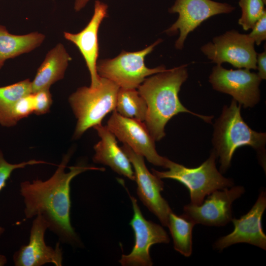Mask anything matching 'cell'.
<instances>
[{
    "instance_id": "6da1fadb",
    "label": "cell",
    "mask_w": 266,
    "mask_h": 266,
    "mask_svg": "<svg viewBox=\"0 0 266 266\" xmlns=\"http://www.w3.org/2000/svg\"><path fill=\"white\" fill-rule=\"evenodd\" d=\"M70 156V152L64 156L48 180L22 182L20 192L24 198L27 218L42 215L49 223V228L58 235L62 241L77 244L79 240L70 223V182L76 176L86 171L105 169L80 164L70 166L69 171L66 172Z\"/></svg>"
},
{
    "instance_id": "7a4b0ae2",
    "label": "cell",
    "mask_w": 266,
    "mask_h": 266,
    "mask_svg": "<svg viewBox=\"0 0 266 266\" xmlns=\"http://www.w3.org/2000/svg\"><path fill=\"white\" fill-rule=\"evenodd\" d=\"M187 65H183L147 77L137 88L144 99L147 112L144 124L155 141L166 135L165 126L175 115L183 112L211 123L213 116L197 114L186 108L178 96L182 84L188 77Z\"/></svg>"
},
{
    "instance_id": "3957f363",
    "label": "cell",
    "mask_w": 266,
    "mask_h": 266,
    "mask_svg": "<svg viewBox=\"0 0 266 266\" xmlns=\"http://www.w3.org/2000/svg\"><path fill=\"white\" fill-rule=\"evenodd\" d=\"M241 105L233 99L230 105H225L214 126L212 143L219 158V171L225 173L231 166L235 151L239 147L249 146L257 153L263 167L266 166V133L257 132L243 120Z\"/></svg>"
},
{
    "instance_id": "277c9868",
    "label": "cell",
    "mask_w": 266,
    "mask_h": 266,
    "mask_svg": "<svg viewBox=\"0 0 266 266\" xmlns=\"http://www.w3.org/2000/svg\"><path fill=\"white\" fill-rule=\"evenodd\" d=\"M217 158L213 149L208 158L197 167H187L168 159L166 168L168 170L160 171L152 168L151 170L161 179H171L183 184L189 191L191 203L200 205L212 192L234 185L232 179L225 177L217 169Z\"/></svg>"
},
{
    "instance_id": "5b68a950",
    "label": "cell",
    "mask_w": 266,
    "mask_h": 266,
    "mask_svg": "<svg viewBox=\"0 0 266 266\" xmlns=\"http://www.w3.org/2000/svg\"><path fill=\"white\" fill-rule=\"evenodd\" d=\"M119 87L115 83L100 77L96 88L83 86L68 98V102L77 119L73 137L79 138L88 129L101 124L103 118L115 110Z\"/></svg>"
},
{
    "instance_id": "8992f818",
    "label": "cell",
    "mask_w": 266,
    "mask_h": 266,
    "mask_svg": "<svg viewBox=\"0 0 266 266\" xmlns=\"http://www.w3.org/2000/svg\"><path fill=\"white\" fill-rule=\"evenodd\" d=\"M162 41L158 39L142 50H123L114 58L99 60L97 63L98 75L114 82L119 88L137 89L147 77L167 69L164 65L148 68L144 63L146 56Z\"/></svg>"
},
{
    "instance_id": "52a82bcc",
    "label": "cell",
    "mask_w": 266,
    "mask_h": 266,
    "mask_svg": "<svg viewBox=\"0 0 266 266\" xmlns=\"http://www.w3.org/2000/svg\"><path fill=\"white\" fill-rule=\"evenodd\" d=\"M254 45L248 34L233 29L214 37L202 45L200 50L217 65L228 63L237 68L256 69L257 53Z\"/></svg>"
},
{
    "instance_id": "ba28073f",
    "label": "cell",
    "mask_w": 266,
    "mask_h": 266,
    "mask_svg": "<svg viewBox=\"0 0 266 266\" xmlns=\"http://www.w3.org/2000/svg\"><path fill=\"white\" fill-rule=\"evenodd\" d=\"M234 9L230 4L212 0H175L168 12L178 13V17L165 32L170 35L179 32L174 46L182 50L188 35L203 21L216 15L230 13Z\"/></svg>"
},
{
    "instance_id": "9c48e42d",
    "label": "cell",
    "mask_w": 266,
    "mask_h": 266,
    "mask_svg": "<svg viewBox=\"0 0 266 266\" xmlns=\"http://www.w3.org/2000/svg\"><path fill=\"white\" fill-rule=\"evenodd\" d=\"M262 80L257 73L250 69H228L221 65L213 66L209 76L214 90L231 95L245 108H252L259 102Z\"/></svg>"
},
{
    "instance_id": "30bf717a",
    "label": "cell",
    "mask_w": 266,
    "mask_h": 266,
    "mask_svg": "<svg viewBox=\"0 0 266 266\" xmlns=\"http://www.w3.org/2000/svg\"><path fill=\"white\" fill-rule=\"evenodd\" d=\"M129 195L133 211L130 225L134 232L135 243L131 253L122 255L119 262L123 266H151V246L157 243H168L170 239L161 226L144 218L136 199L129 193Z\"/></svg>"
},
{
    "instance_id": "8fae6325",
    "label": "cell",
    "mask_w": 266,
    "mask_h": 266,
    "mask_svg": "<svg viewBox=\"0 0 266 266\" xmlns=\"http://www.w3.org/2000/svg\"><path fill=\"white\" fill-rule=\"evenodd\" d=\"M245 193L242 186H233L217 190L208 195L200 205L192 203L183 207L182 215L195 224L207 226H224L232 221L233 202Z\"/></svg>"
},
{
    "instance_id": "7c38bea8",
    "label": "cell",
    "mask_w": 266,
    "mask_h": 266,
    "mask_svg": "<svg viewBox=\"0 0 266 266\" xmlns=\"http://www.w3.org/2000/svg\"><path fill=\"white\" fill-rule=\"evenodd\" d=\"M106 126L116 138L135 153L153 165L166 168L168 159L158 153L155 141L144 122L125 117L114 110Z\"/></svg>"
},
{
    "instance_id": "4fadbf2b",
    "label": "cell",
    "mask_w": 266,
    "mask_h": 266,
    "mask_svg": "<svg viewBox=\"0 0 266 266\" xmlns=\"http://www.w3.org/2000/svg\"><path fill=\"white\" fill-rule=\"evenodd\" d=\"M121 148L132 165L139 198L162 225L167 227L169 215L172 211L161 194L164 189V182L148 170L143 156L135 153L126 144H123Z\"/></svg>"
},
{
    "instance_id": "5bb4252c",
    "label": "cell",
    "mask_w": 266,
    "mask_h": 266,
    "mask_svg": "<svg viewBox=\"0 0 266 266\" xmlns=\"http://www.w3.org/2000/svg\"><path fill=\"white\" fill-rule=\"evenodd\" d=\"M266 208V193L262 191L251 209L239 219L233 218V231L220 237L213 244L220 251L236 243H246L266 250V235L263 231L262 218Z\"/></svg>"
},
{
    "instance_id": "9a60e30c",
    "label": "cell",
    "mask_w": 266,
    "mask_h": 266,
    "mask_svg": "<svg viewBox=\"0 0 266 266\" xmlns=\"http://www.w3.org/2000/svg\"><path fill=\"white\" fill-rule=\"evenodd\" d=\"M108 5L96 0L93 16L80 32L73 33L64 32L65 39L74 44L82 55L91 77L90 87L96 88L100 84V77L97 71V63L99 53L98 32L103 20L107 16Z\"/></svg>"
},
{
    "instance_id": "2e32d148",
    "label": "cell",
    "mask_w": 266,
    "mask_h": 266,
    "mask_svg": "<svg viewBox=\"0 0 266 266\" xmlns=\"http://www.w3.org/2000/svg\"><path fill=\"white\" fill-rule=\"evenodd\" d=\"M49 227L45 218L42 215H37L33 222L29 243L22 246L14 255L15 266H40L47 263L62 265L63 253L59 243L55 248L45 243L44 234Z\"/></svg>"
},
{
    "instance_id": "e0dca14e",
    "label": "cell",
    "mask_w": 266,
    "mask_h": 266,
    "mask_svg": "<svg viewBox=\"0 0 266 266\" xmlns=\"http://www.w3.org/2000/svg\"><path fill=\"white\" fill-rule=\"evenodd\" d=\"M100 140L94 147L93 161L109 166L113 171L135 181L132 165L127 155L118 144L115 135L107 126L101 124L93 127Z\"/></svg>"
},
{
    "instance_id": "ac0fdd59",
    "label": "cell",
    "mask_w": 266,
    "mask_h": 266,
    "mask_svg": "<svg viewBox=\"0 0 266 266\" xmlns=\"http://www.w3.org/2000/svg\"><path fill=\"white\" fill-rule=\"evenodd\" d=\"M71 60V56L61 43L50 49L32 81L33 93L43 89H50L52 84L62 79Z\"/></svg>"
},
{
    "instance_id": "d6986e66",
    "label": "cell",
    "mask_w": 266,
    "mask_h": 266,
    "mask_svg": "<svg viewBox=\"0 0 266 266\" xmlns=\"http://www.w3.org/2000/svg\"><path fill=\"white\" fill-rule=\"evenodd\" d=\"M45 39V35L38 32L23 35L12 34L0 24V61L4 62L29 53L40 46Z\"/></svg>"
},
{
    "instance_id": "ffe728a7",
    "label": "cell",
    "mask_w": 266,
    "mask_h": 266,
    "mask_svg": "<svg viewBox=\"0 0 266 266\" xmlns=\"http://www.w3.org/2000/svg\"><path fill=\"white\" fill-rule=\"evenodd\" d=\"M195 223L183 215L178 216L171 211L167 227L173 239L174 249L185 257L192 253V231Z\"/></svg>"
},
{
    "instance_id": "44dd1931",
    "label": "cell",
    "mask_w": 266,
    "mask_h": 266,
    "mask_svg": "<svg viewBox=\"0 0 266 266\" xmlns=\"http://www.w3.org/2000/svg\"><path fill=\"white\" fill-rule=\"evenodd\" d=\"M115 110L125 117L144 122L147 105L136 89L119 88Z\"/></svg>"
},
{
    "instance_id": "7402d4cb",
    "label": "cell",
    "mask_w": 266,
    "mask_h": 266,
    "mask_svg": "<svg viewBox=\"0 0 266 266\" xmlns=\"http://www.w3.org/2000/svg\"><path fill=\"white\" fill-rule=\"evenodd\" d=\"M33 113V93L26 96L15 103L0 109V125L12 127L21 119Z\"/></svg>"
},
{
    "instance_id": "603a6c76",
    "label": "cell",
    "mask_w": 266,
    "mask_h": 266,
    "mask_svg": "<svg viewBox=\"0 0 266 266\" xmlns=\"http://www.w3.org/2000/svg\"><path fill=\"white\" fill-rule=\"evenodd\" d=\"M238 3L241 15L238 22L246 31L251 29L266 12L263 0H239Z\"/></svg>"
},
{
    "instance_id": "cb8c5ba5",
    "label": "cell",
    "mask_w": 266,
    "mask_h": 266,
    "mask_svg": "<svg viewBox=\"0 0 266 266\" xmlns=\"http://www.w3.org/2000/svg\"><path fill=\"white\" fill-rule=\"evenodd\" d=\"M32 93V81L29 79L0 87V109L13 104L21 98Z\"/></svg>"
},
{
    "instance_id": "d4e9b609",
    "label": "cell",
    "mask_w": 266,
    "mask_h": 266,
    "mask_svg": "<svg viewBox=\"0 0 266 266\" xmlns=\"http://www.w3.org/2000/svg\"><path fill=\"white\" fill-rule=\"evenodd\" d=\"M46 163H47L43 161L31 160L19 164H10L5 160L3 154L0 150V191L5 186L7 180L15 169L24 168L29 165ZM4 231V229L0 226V236Z\"/></svg>"
},
{
    "instance_id": "484cf974",
    "label": "cell",
    "mask_w": 266,
    "mask_h": 266,
    "mask_svg": "<svg viewBox=\"0 0 266 266\" xmlns=\"http://www.w3.org/2000/svg\"><path fill=\"white\" fill-rule=\"evenodd\" d=\"M33 113L42 115L49 112L52 103L49 89H43L33 93Z\"/></svg>"
},
{
    "instance_id": "4316f807",
    "label": "cell",
    "mask_w": 266,
    "mask_h": 266,
    "mask_svg": "<svg viewBox=\"0 0 266 266\" xmlns=\"http://www.w3.org/2000/svg\"><path fill=\"white\" fill-rule=\"evenodd\" d=\"M248 36L259 46L266 39V12L257 21Z\"/></svg>"
},
{
    "instance_id": "83f0119b",
    "label": "cell",
    "mask_w": 266,
    "mask_h": 266,
    "mask_svg": "<svg viewBox=\"0 0 266 266\" xmlns=\"http://www.w3.org/2000/svg\"><path fill=\"white\" fill-rule=\"evenodd\" d=\"M257 69L258 70L257 74L262 80L266 79V49L261 53L257 54Z\"/></svg>"
},
{
    "instance_id": "f1b7e54d",
    "label": "cell",
    "mask_w": 266,
    "mask_h": 266,
    "mask_svg": "<svg viewBox=\"0 0 266 266\" xmlns=\"http://www.w3.org/2000/svg\"><path fill=\"white\" fill-rule=\"evenodd\" d=\"M90 0H75L74 9L78 12L84 8Z\"/></svg>"
},
{
    "instance_id": "f546056e",
    "label": "cell",
    "mask_w": 266,
    "mask_h": 266,
    "mask_svg": "<svg viewBox=\"0 0 266 266\" xmlns=\"http://www.w3.org/2000/svg\"><path fill=\"white\" fill-rule=\"evenodd\" d=\"M4 63V62L0 61V68L2 67V66H3Z\"/></svg>"
},
{
    "instance_id": "4dcf8cb0",
    "label": "cell",
    "mask_w": 266,
    "mask_h": 266,
    "mask_svg": "<svg viewBox=\"0 0 266 266\" xmlns=\"http://www.w3.org/2000/svg\"><path fill=\"white\" fill-rule=\"evenodd\" d=\"M263 1L265 2V3L266 4V0H263Z\"/></svg>"
},
{
    "instance_id": "1f68e13d",
    "label": "cell",
    "mask_w": 266,
    "mask_h": 266,
    "mask_svg": "<svg viewBox=\"0 0 266 266\" xmlns=\"http://www.w3.org/2000/svg\"></svg>"
}]
</instances>
